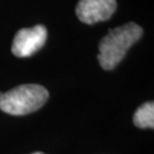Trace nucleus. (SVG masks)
<instances>
[{
  "instance_id": "obj_1",
  "label": "nucleus",
  "mask_w": 154,
  "mask_h": 154,
  "mask_svg": "<svg viewBox=\"0 0 154 154\" xmlns=\"http://www.w3.org/2000/svg\"><path fill=\"white\" fill-rule=\"evenodd\" d=\"M143 35V29L134 22L126 23L116 29H110L100 40L97 60L102 69L113 70L125 58L128 49Z\"/></svg>"
},
{
  "instance_id": "obj_2",
  "label": "nucleus",
  "mask_w": 154,
  "mask_h": 154,
  "mask_svg": "<svg viewBox=\"0 0 154 154\" xmlns=\"http://www.w3.org/2000/svg\"><path fill=\"white\" fill-rule=\"evenodd\" d=\"M49 97L44 86L21 85L6 93H0V110L11 116H25L42 107Z\"/></svg>"
},
{
  "instance_id": "obj_3",
  "label": "nucleus",
  "mask_w": 154,
  "mask_h": 154,
  "mask_svg": "<svg viewBox=\"0 0 154 154\" xmlns=\"http://www.w3.org/2000/svg\"><path fill=\"white\" fill-rule=\"evenodd\" d=\"M47 35V29L41 24L34 25L32 28L21 29L14 37L11 53L17 57H29L33 55L44 47Z\"/></svg>"
},
{
  "instance_id": "obj_4",
  "label": "nucleus",
  "mask_w": 154,
  "mask_h": 154,
  "mask_svg": "<svg viewBox=\"0 0 154 154\" xmlns=\"http://www.w3.org/2000/svg\"><path fill=\"white\" fill-rule=\"evenodd\" d=\"M116 9V0H80L75 7V14L82 23L95 24L110 20Z\"/></svg>"
},
{
  "instance_id": "obj_5",
  "label": "nucleus",
  "mask_w": 154,
  "mask_h": 154,
  "mask_svg": "<svg viewBox=\"0 0 154 154\" xmlns=\"http://www.w3.org/2000/svg\"><path fill=\"white\" fill-rule=\"evenodd\" d=\"M134 125L138 128H154V103L146 102L134 114Z\"/></svg>"
},
{
  "instance_id": "obj_6",
  "label": "nucleus",
  "mask_w": 154,
  "mask_h": 154,
  "mask_svg": "<svg viewBox=\"0 0 154 154\" xmlns=\"http://www.w3.org/2000/svg\"><path fill=\"white\" fill-rule=\"evenodd\" d=\"M31 154H44L42 152H34V153H31Z\"/></svg>"
}]
</instances>
